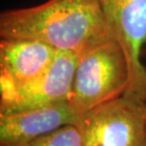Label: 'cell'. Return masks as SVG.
Instances as JSON below:
<instances>
[{"instance_id":"cell-1","label":"cell","mask_w":146,"mask_h":146,"mask_svg":"<svg viewBox=\"0 0 146 146\" xmlns=\"http://www.w3.org/2000/svg\"><path fill=\"white\" fill-rule=\"evenodd\" d=\"M110 33L99 0H45L0 14V38L36 40L58 51L81 52Z\"/></svg>"},{"instance_id":"cell-2","label":"cell","mask_w":146,"mask_h":146,"mask_svg":"<svg viewBox=\"0 0 146 146\" xmlns=\"http://www.w3.org/2000/svg\"><path fill=\"white\" fill-rule=\"evenodd\" d=\"M131 84V68L121 43L108 33L81 51L69 104L80 117L121 97Z\"/></svg>"},{"instance_id":"cell-3","label":"cell","mask_w":146,"mask_h":146,"mask_svg":"<svg viewBox=\"0 0 146 146\" xmlns=\"http://www.w3.org/2000/svg\"><path fill=\"white\" fill-rule=\"evenodd\" d=\"M82 146H146V100L132 94L79 117Z\"/></svg>"},{"instance_id":"cell-4","label":"cell","mask_w":146,"mask_h":146,"mask_svg":"<svg viewBox=\"0 0 146 146\" xmlns=\"http://www.w3.org/2000/svg\"><path fill=\"white\" fill-rule=\"evenodd\" d=\"M99 2L109 30L121 43L130 64L131 84L125 93L146 100V68L142 63L146 44V0Z\"/></svg>"},{"instance_id":"cell-5","label":"cell","mask_w":146,"mask_h":146,"mask_svg":"<svg viewBox=\"0 0 146 146\" xmlns=\"http://www.w3.org/2000/svg\"><path fill=\"white\" fill-rule=\"evenodd\" d=\"M81 52L59 51L48 68L31 83L0 98V113H13L69 101Z\"/></svg>"},{"instance_id":"cell-6","label":"cell","mask_w":146,"mask_h":146,"mask_svg":"<svg viewBox=\"0 0 146 146\" xmlns=\"http://www.w3.org/2000/svg\"><path fill=\"white\" fill-rule=\"evenodd\" d=\"M57 49L22 38L0 40V98L7 97L42 75L53 62Z\"/></svg>"},{"instance_id":"cell-7","label":"cell","mask_w":146,"mask_h":146,"mask_svg":"<svg viewBox=\"0 0 146 146\" xmlns=\"http://www.w3.org/2000/svg\"><path fill=\"white\" fill-rule=\"evenodd\" d=\"M78 114L69 102L13 113H0V146H27L40 137L69 124Z\"/></svg>"},{"instance_id":"cell-8","label":"cell","mask_w":146,"mask_h":146,"mask_svg":"<svg viewBox=\"0 0 146 146\" xmlns=\"http://www.w3.org/2000/svg\"><path fill=\"white\" fill-rule=\"evenodd\" d=\"M27 146H82L81 133L76 124H69L40 137Z\"/></svg>"},{"instance_id":"cell-9","label":"cell","mask_w":146,"mask_h":146,"mask_svg":"<svg viewBox=\"0 0 146 146\" xmlns=\"http://www.w3.org/2000/svg\"><path fill=\"white\" fill-rule=\"evenodd\" d=\"M142 58H144V59H146V44L143 48V50H142Z\"/></svg>"}]
</instances>
